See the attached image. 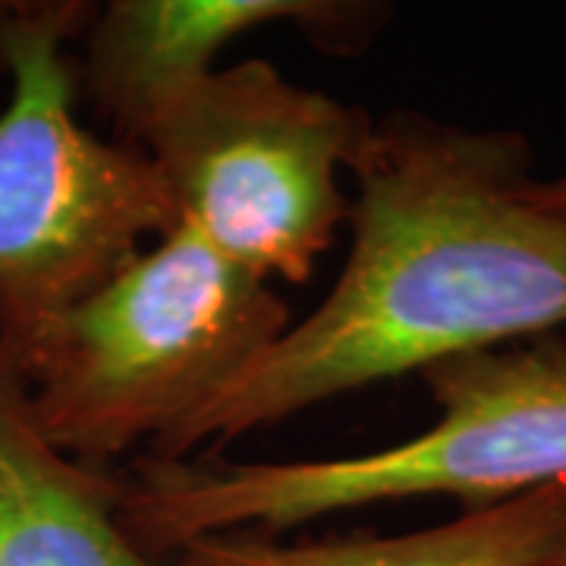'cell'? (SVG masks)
<instances>
[{"label": "cell", "mask_w": 566, "mask_h": 566, "mask_svg": "<svg viewBox=\"0 0 566 566\" xmlns=\"http://www.w3.org/2000/svg\"><path fill=\"white\" fill-rule=\"evenodd\" d=\"M554 566H566V545H564V551H560V557L554 560Z\"/></svg>", "instance_id": "10"}, {"label": "cell", "mask_w": 566, "mask_h": 566, "mask_svg": "<svg viewBox=\"0 0 566 566\" xmlns=\"http://www.w3.org/2000/svg\"><path fill=\"white\" fill-rule=\"evenodd\" d=\"M290 324L271 281L182 221L98 293L0 344L20 365L44 438L107 465L192 416Z\"/></svg>", "instance_id": "3"}, {"label": "cell", "mask_w": 566, "mask_h": 566, "mask_svg": "<svg viewBox=\"0 0 566 566\" xmlns=\"http://www.w3.org/2000/svg\"><path fill=\"white\" fill-rule=\"evenodd\" d=\"M566 545V482L406 535L277 542L262 528L205 535L170 566H554Z\"/></svg>", "instance_id": "8"}, {"label": "cell", "mask_w": 566, "mask_h": 566, "mask_svg": "<svg viewBox=\"0 0 566 566\" xmlns=\"http://www.w3.org/2000/svg\"><path fill=\"white\" fill-rule=\"evenodd\" d=\"M120 482L44 438L20 365L0 344V566H158L120 526Z\"/></svg>", "instance_id": "7"}, {"label": "cell", "mask_w": 566, "mask_h": 566, "mask_svg": "<svg viewBox=\"0 0 566 566\" xmlns=\"http://www.w3.org/2000/svg\"><path fill=\"white\" fill-rule=\"evenodd\" d=\"M523 199L535 208H542L547 214H557V218H566V174L557 177V180H528L523 186Z\"/></svg>", "instance_id": "9"}, {"label": "cell", "mask_w": 566, "mask_h": 566, "mask_svg": "<svg viewBox=\"0 0 566 566\" xmlns=\"http://www.w3.org/2000/svg\"><path fill=\"white\" fill-rule=\"evenodd\" d=\"M82 0L0 3V340L10 344L111 283L145 240L182 223L151 158L76 117V54L95 17Z\"/></svg>", "instance_id": "4"}, {"label": "cell", "mask_w": 566, "mask_h": 566, "mask_svg": "<svg viewBox=\"0 0 566 566\" xmlns=\"http://www.w3.org/2000/svg\"><path fill=\"white\" fill-rule=\"evenodd\" d=\"M387 7L331 0H114L95 10L76 57L80 98L139 148L164 114L199 88L233 39L271 22H296L312 41L346 51L371 35Z\"/></svg>", "instance_id": "6"}, {"label": "cell", "mask_w": 566, "mask_h": 566, "mask_svg": "<svg viewBox=\"0 0 566 566\" xmlns=\"http://www.w3.org/2000/svg\"><path fill=\"white\" fill-rule=\"evenodd\" d=\"M365 107L283 80L271 61L214 70L139 148L223 259L262 281L305 283L349 221L340 167L371 136Z\"/></svg>", "instance_id": "5"}, {"label": "cell", "mask_w": 566, "mask_h": 566, "mask_svg": "<svg viewBox=\"0 0 566 566\" xmlns=\"http://www.w3.org/2000/svg\"><path fill=\"white\" fill-rule=\"evenodd\" d=\"M532 148L422 111L375 120L349 164L353 249L324 303L158 441L186 460L359 387L566 327V218L523 199Z\"/></svg>", "instance_id": "1"}, {"label": "cell", "mask_w": 566, "mask_h": 566, "mask_svg": "<svg viewBox=\"0 0 566 566\" xmlns=\"http://www.w3.org/2000/svg\"><path fill=\"white\" fill-rule=\"evenodd\" d=\"M422 375L438 422L400 444L340 460L223 463L142 457L123 475L117 516L142 554L233 532L283 528L353 506L450 494L465 510L566 482V340L450 356Z\"/></svg>", "instance_id": "2"}]
</instances>
